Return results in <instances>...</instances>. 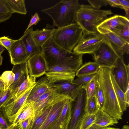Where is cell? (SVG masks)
Wrapping results in <instances>:
<instances>
[{
    "mask_svg": "<svg viewBox=\"0 0 129 129\" xmlns=\"http://www.w3.org/2000/svg\"><path fill=\"white\" fill-rule=\"evenodd\" d=\"M111 68L100 67L97 72L99 83L104 93L105 102L102 109L117 120L122 119L123 112L119 107L111 82Z\"/></svg>",
    "mask_w": 129,
    "mask_h": 129,
    "instance_id": "6da1fadb",
    "label": "cell"
},
{
    "mask_svg": "<svg viewBox=\"0 0 129 129\" xmlns=\"http://www.w3.org/2000/svg\"><path fill=\"white\" fill-rule=\"evenodd\" d=\"M83 55L75 53L71 57L49 68L45 74L49 84L64 81L72 82L76 71L82 64Z\"/></svg>",
    "mask_w": 129,
    "mask_h": 129,
    "instance_id": "7a4b0ae2",
    "label": "cell"
},
{
    "mask_svg": "<svg viewBox=\"0 0 129 129\" xmlns=\"http://www.w3.org/2000/svg\"><path fill=\"white\" fill-rule=\"evenodd\" d=\"M80 5L78 0H62L41 11L49 16L53 21V25L58 28L74 23L76 12Z\"/></svg>",
    "mask_w": 129,
    "mask_h": 129,
    "instance_id": "3957f363",
    "label": "cell"
},
{
    "mask_svg": "<svg viewBox=\"0 0 129 129\" xmlns=\"http://www.w3.org/2000/svg\"><path fill=\"white\" fill-rule=\"evenodd\" d=\"M83 33L82 28L76 22L56 28L52 37L57 45L65 50L72 52L78 42Z\"/></svg>",
    "mask_w": 129,
    "mask_h": 129,
    "instance_id": "277c9868",
    "label": "cell"
},
{
    "mask_svg": "<svg viewBox=\"0 0 129 129\" xmlns=\"http://www.w3.org/2000/svg\"><path fill=\"white\" fill-rule=\"evenodd\" d=\"M43 54L49 68L71 57L75 53L68 51L57 45L52 36L41 47Z\"/></svg>",
    "mask_w": 129,
    "mask_h": 129,
    "instance_id": "5b68a950",
    "label": "cell"
},
{
    "mask_svg": "<svg viewBox=\"0 0 129 129\" xmlns=\"http://www.w3.org/2000/svg\"><path fill=\"white\" fill-rule=\"evenodd\" d=\"M94 61L100 67L111 68L119 58L108 40L104 38L92 54Z\"/></svg>",
    "mask_w": 129,
    "mask_h": 129,
    "instance_id": "8992f818",
    "label": "cell"
},
{
    "mask_svg": "<svg viewBox=\"0 0 129 129\" xmlns=\"http://www.w3.org/2000/svg\"><path fill=\"white\" fill-rule=\"evenodd\" d=\"M87 99L85 90L82 87L72 102L71 118L67 129H80L82 119L86 113Z\"/></svg>",
    "mask_w": 129,
    "mask_h": 129,
    "instance_id": "52a82bcc",
    "label": "cell"
},
{
    "mask_svg": "<svg viewBox=\"0 0 129 129\" xmlns=\"http://www.w3.org/2000/svg\"><path fill=\"white\" fill-rule=\"evenodd\" d=\"M113 14L110 10L98 9L90 5L82 4L76 12L75 21L83 20L100 24Z\"/></svg>",
    "mask_w": 129,
    "mask_h": 129,
    "instance_id": "ba28073f",
    "label": "cell"
},
{
    "mask_svg": "<svg viewBox=\"0 0 129 129\" xmlns=\"http://www.w3.org/2000/svg\"><path fill=\"white\" fill-rule=\"evenodd\" d=\"M104 38L99 32L89 33L83 32L82 36L73 52L78 54H93Z\"/></svg>",
    "mask_w": 129,
    "mask_h": 129,
    "instance_id": "9c48e42d",
    "label": "cell"
},
{
    "mask_svg": "<svg viewBox=\"0 0 129 129\" xmlns=\"http://www.w3.org/2000/svg\"><path fill=\"white\" fill-rule=\"evenodd\" d=\"M111 69L115 81L124 93L129 85V64H125L122 56L117 59Z\"/></svg>",
    "mask_w": 129,
    "mask_h": 129,
    "instance_id": "30bf717a",
    "label": "cell"
},
{
    "mask_svg": "<svg viewBox=\"0 0 129 129\" xmlns=\"http://www.w3.org/2000/svg\"><path fill=\"white\" fill-rule=\"evenodd\" d=\"M128 22L129 20L125 17L115 15L102 22L97 26V30L103 35L110 32L115 33Z\"/></svg>",
    "mask_w": 129,
    "mask_h": 129,
    "instance_id": "8fae6325",
    "label": "cell"
},
{
    "mask_svg": "<svg viewBox=\"0 0 129 129\" xmlns=\"http://www.w3.org/2000/svg\"><path fill=\"white\" fill-rule=\"evenodd\" d=\"M27 62L30 77L36 78L45 75L49 70L47 63L42 53L29 57Z\"/></svg>",
    "mask_w": 129,
    "mask_h": 129,
    "instance_id": "7c38bea8",
    "label": "cell"
},
{
    "mask_svg": "<svg viewBox=\"0 0 129 129\" xmlns=\"http://www.w3.org/2000/svg\"><path fill=\"white\" fill-rule=\"evenodd\" d=\"M67 98L58 94L56 95L48 115L39 129H48L61 113Z\"/></svg>",
    "mask_w": 129,
    "mask_h": 129,
    "instance_id": "4fadbf2b",
    "label": "cell"
},
{
    "mask_svg": "<svg viewBox=\"0 0 129 129\" xmlns=\"http://www.w3.org/2000/svg\"><path fill=\"white\" fill-rule=\"evenodd\" d=\"M33 87L18 99L6 105L1 110L3 111L5 117L11 124L21 110Z\"/></svg>",
    "mask_w": 129,
    "mask_h": 129,
    "instance_id": "5bb4252c",
    "label": "cell"
},
{
    "mask_svg": "<svg viewBox=\"0 0 129 129\" xmlns=\"http://www.w3.org/2000/svg\"><path fill=\"white\" fill-rule=\"evenodd\" d=\"M8 52L11 62L13 65L26 62L29 58L24 44L20 38L16 40Z\"/></svg>",
    "mask_w": 129,
    "mask_h": 129,
    "instance_id": "9a60e30c",
    "label": "cell"
},
{
    "mask_svg": "<svg viewBox=\"0 0 129 129\" xmlns=\"http://www.w3.org/2000/svg\"><path fill=\"white\" fill-rule=\"evenodd\" d=\"M69 98L66 99L61 113L48 129H67L71 118L72 103Z\"/></svg>",
    "mask_w": 129,
    "mask_h": 129,
    "instance_id": "2e32d148",
    "label": "cell"
},
{
    "mask_svg": "<svg viewBox=\"0 0 129 129\" xmlns=\"http://www.w3.org/2000/svg\"><path fill=\"white\" fill-rule=\"evenodd\" d=\"M12 71L15 74V79L8 88L10 95L20 85L29 75L27 62L14 65Z\"/></svg>",
    "mask_w": 129,
    "mask_h": 129,
    "instance_id": "e0dca14e",
    "label": "cell"
},
{
    "mask_svg": "<svg viewBox=\"0 0 129 129\" xmlns=\"http://www.w3.org/2000/svg\"><path fill=\"white\" fill-rule=\"evenodd\" d=\"M52 87L49 83L46 76L42 77L36 81L24 105L31 103L41 95L49 91Z\"/></svg>",
    "mask_w": 129,
    "mask_h": 129,
    "instance_id": "ac0fdd59",
    "label": "cell"
},
{
    "mask_svg": "<svg viewBox=\"0 0 129 129\" xmlns=\"http://www.w3.org/2000/svg\"><path fill=\"white\" fill-rule=\"evenodd\" d=\"M50 86L56 89L58 94L66 96L73 101L82 85L74 84L71 82L64 81L51 84Z\"/></svg>",
    "mask_w": 129,
    "mask_h": 129,
    "instance_id": "d6986e66",
    "label": "cell"
},
{
    "mask_svg": "<svg viewBox=\"0 0 129 129\" xmlns=\"http://www.w3.org/2000/svg\"><path fill=\"white\" fill-rule=\"evenodd\" d=\"M110 42L119 57L129 53V43L115 33L110 32L103 35Z\"/></svg>",
    "mask_w": 129,
    "mask_h": 129,
    "instance_id": "ffe728a7",
    "label": "cell"
},
{
    "mask_svg": "<svg viewBox=\"0 0 129 129\" xmlns=\"http://www.w3.org/2000/svg\"><path fill=\"white\" fill-rule=\"evenodd\" d=\"M36 82V78L30 77L28 75L26 79L9 96L2 105L0 110L21 97L33 87Z\"/></svg>",
    "mask_w": 129,
    "mask_h": 129,
    "instance_id": "44dd1931",
    "label": "cell"
},
{
    "mask_svg": "<svg viewBox=\"0 0 129 129\" xmlns=\"http://www.w3.org/2000/svg\"><path fill=\"white\" fill-rule=\"evenodd\" d=\"M58 94L56 89L52 87L49 91L41 95L31 103L34 111V119Z\"/></svg>",
    "mask_w": 129,
    "mask_h": 129,
    "instance_id": "7402d4cb",
    "label": "cell"
},
{
    "mask_svg": "<svg viewBox=\"0 0 129 129\" xmlns=\"http://www.w3.org/2000/svg\"><path fill=\"white\" fill-rule=\"evenodd\" d=\"M33 27L29 28L20 39L22 41L29 57L42 53L41 48L37 43L32 35Z\"/></svg>",
    "mask_w": 129,
    "mask_h": 129,
    "instance_id": "603a6c76",
    "label": "cell"
},
{
    "mask_svg": "<svg viewBox=\"0 0 129 129\" xmlns=\"http://www.w3.org/2000/svg\"><path fill=\"white\" fill-rule=\"evenodd\" d=\"M55 28L54 26L47 25L45 28L41 30L38 29L32 32V35L35 41L41 47L53 35Z\"/></svg>",
    "mask_w": 129,
    "mask_h": 129,
    "instance_id": "cb8c5ba5",
    "label": "cell"
},
{
    "mask_svg": "<svg viewBox=\"0 0 129 129\" xmlns=\"http://www.w3.org/2000/svg\"><path fill=\"white\" fill-rule=\"evenodd\" d=\"M95 114L96 118L94 123L99 126H108L118 122L116 119L111 117L101 109L99 108Z\"/></svg>",
    "mask_w": 129,
    "mask_h": 129,
    "instance_id": "d4e9b609",
    "label": "cell"
},
{
    "mask_svg": "<svg viewBox=\"0 0 129 129\" xmlns=\"http://www.w3.org/2000/svg\"><path fill=\"white\" fill-rule=\"evenodd\" d=\"M57 95L45 106L40 114L34 119L30 129H39L40 128L48 115L54 99Z\"/></svg>",
    "mask_w": 129,
    "mask_h": 129,
    "instance_id": "484cf974",
    "label": "cell"
},
{
    "mask_svg": "<svg viewBox=\"0 0 129 129\" xmlns=\"http://www.w3.org/2000/svg\"><path fill=\"white\" fill-rule=\"evenodd\" d=\"M100 66L95 62H85L76 71V76L79 77L97 72Z\"/></svg>",
    "mask_w": 129,
    "mask_h": 129,
    "instance_id": "4316f807",
    "label": "cell"
},
{
    "mask_svg": "<svg viewBox=\"0 0 129 129\" xmlns=\"http://www.w3.org/2000/svg\"><path fill=\"white\" fill-rule=\"evenodd\" d=\"M33 115H34V111L32 103L24 105L12 124L13 125H18Z\"/></svg>",
    "mask_w": 129,
    "mask_h": 129,
    "instance_id": "83f0119b",
    "label": "cell"
},
{
    "mask_svg": "<svg viewBox=\"0 0 129 129\" xmlns=\"http://www.w3.org/2000/svg\"><path fill=\"white\" fill-rule=\"evenodd\" d=\"M11 13L26 14V9L24 0H4Z\"/></svg>",
    "mask_w": 129,
    "mask_h": 129,
    "instance_id": "f1b7e54d",
    "label": "cell"
},
{
    "mask_svg": "<svg viewBox=\"0 0 129 129\" xmlns=\"http://www.w3.org/2000/svg\"><path fill=\"white\" fill-rule=\"evenodd\" d=\"M110 77L119 107L123 113L126 111L127 108L124 101V93L117 84L111 72Z\"/></svg>",
    "mask_w": 129,
    "mask_h": 129,
    "instance_id": "f546056e",
    "label": "cell"
},
{
    "mask_svg": "<svg viewBox=\"0 0 129 129\" xmlns=\"http://www.w3.org/2000/svg\"><path fill=\"white\" fill-rule=\"evenodd\" d=\"M75 22L82 28L83 32L89 33L99 32L97 27L100 23L83 20L77 21Z\"/></svg>",
    "mask_w": 129,
    "mask_h": 129,
    "instance_id": "4dcf8cb0",
    "label": "cell"
},
{
    "mask_svg": "<svg viewBox=\"0 0 129 129\" xmlns=\"http://www.w3.org/2000/svg\"><path fill=\"white\" fill-rule=\"evenodd\" d=\"M97 75L90 81L82 85V87L86 91L87 99L95 96L98 82Z\"/></svg>",
    "mask_w": 129,
    "mask_h": 129,
    "instance_id": "1f68e13d",
    "label": "cell"
},
{
    "mask_svg": "<svg viewBox=\"0 0 129 129\" xmlns=\"http://www.w3.org/2000/svg\"><path fill=\"white\" fill-rule=\"evenodd\" d=\"M15 79V74L12 71L4 72L1 76L0 79L4 85V90L8 89L13 83Z\"/></svg>",
    "mask_w": 129,
    "mask_h": 129,
    "instance_id": "d6a6232c",
    "label": "cell"
},
{
    "mask_svg": "<svg viewBox=\"0 0 129 129\" xmlns=\"http://www.w3.org/2000/svg\"><path fill=\"white\" fill-rule=\"evenodd\" d=\"M99 109L95 96L87 99L85 108L86 113L95 114Z\"/></svg>",
    "mask_w": 129,
    "mask_h": 129,
    "instance_id": "836d02e7",
    "label": "cell"
},
{
    "mask_svg": "<svg viewBox=\"0 0 129 129\" xmlns=\"http://www.w3.org/2000/svg\"><path fill=\"white\" fill-rule=\"evenodd\" d=\"M95 118V114L85 113L82 119L80 129H88L94 123Z\"/></svg>",
    "mask_w": 129,
    "mask_h": 129,
    "instance_id": "e575fe53",
    "label": "cell"
},
{
    "mask_svg": "<svg viewBox=\"0 0 129 129\" xmlns=\"http://www.w3.org/2000/svg\"><path fill=\"white\" fill-rule=\"evenodd\" d=\"M95 96L97 104L99 108L102 109L104 105L105 99L103 91L99 84L98 81L96 87Z\"/></svg>",
    "mask_w": 129,
    "mask_h": 129,
    "instance_id": "d590c367",
    "label": "cell"
},
{
    "mask_svg": "<svg viewBox=\"0 0 129 129\" xmlns=\"http://www.w3.org/2000/svg\"><path fill=\"white\" fill-rule=\"evenodd\" d=\"M97 74V72L89 75L84 76L74 79L72 82V83L80 85H82L90 81Z\"/></svg>",
    "mask_w": 129,
    "mask_h": 129,
    "instance_id": "8d00e7d4",
    "label": "cell"
},
{
    "mask_svg": "<svg viewBox=\"0 0 129 129\" xmlns=\"http://www.w3.org/2000/svg\"><path fill=\"white\" fill-rule=\"evenodd\" d=\"M115 33L129 43V22Z\"/></svg>",
    "mask_w": 129,
    "mask_h": 129,
    "instance_id": "74e56055",
    "label": "cell"
},
{
    "mask_svg": "<svg viewBox=\"0 0 129 129\" xmlns=\"http://www.w3.org/2000/svg\"><path fill=\"white\" fill-rule=\"evenodd\" d=\"M16 40L4 36L0 37V44L3 46L9 52Z\"/></svg>",
    "mask_w": 129,
    "mask_h": 129,
    "instance_id": "f35d334b",
    "label": "cell"
},
{
    "mask_svg": "<svg viewBox=\"0 0 129 129\" xmlns=\"http://www.w3.org/2000/svg\"><path fill=\"white\" fill-rule=\"evenodd\" d=\"M88 2L92 7L99 9L102 6L107 7L108 4L106 0H88Z\"/></svg>",
    "mask_w": 129,
    "mask_h": 129,
    "instance_id": "ab89813d",
    "label": "cell"
},
{
    "mask_svg": "<svg viewBox=\"0 0 129 129\" xmlns=\"http://www.w3.org/2000/svg\"><path fill=\"white\" fill-rule=\"evenodd\" d=\"M34 119L33 115L20 123L19 124L22 129H30Z\"/></svg>",
    "mask_w": 129,
    "mask_h": 129,
    "instance_id": "60d3db41",
    "label": "cell"
},
{
    "mask_svg": "<svg viewBox=\"0 0 129 129\" xmlns=\"http://www.w3.org/2000/svg\"><path fill=\"white\" fill-rule=\"evenodd\" d=\"M12 14L4 0H0V15Z\"/></svg>",
    "mask_w": 129,
    "mask_h": 129,
    "instance_id": "b9f144b4",
    "label": "cell"
},
{
    "mask_svg": "<svg viewBox=\"0 0 129 129\" xmlns=\"http://www.w3.org/2000/svg\"><path fill=\"white\" fill-rule=\"evenodd\" d=\"M40 20V18L37 12L34 15H32L29 23L24 33L26 32L33 25L37 24Z\"/></svg>",
    "mask_w": 129,
    "mask_h": 129,
    "instance_id": "7bdbcfd3",
    "label": "cell"
},
{
    "mask_svg": "<svg viewBox=\"0 0 129 129\" xmlns=\"http://www.w3.org/2000/svg\"><path fill=\"white\" fill-rule=\"evenodd\" d=\"M123 9L125 12V17L129 20V2L128 0H119Z\"/></svg>",
    "mask_w": 129,
    "mask_h": 129,
    "instance_id": "ee69618b",
    "label": "cell"
},
{
    "mask_svg": "<svg viewBox=\"0 0 129 129\" xmlns=\"http://www.w3.org/2000/svg\"><path fill=\"white\" fill-rule=\"evenodd\" d=\"M4 117V115L0 111V126L3 129H7L9 126V125Z\"/></svg>",
    "mask_w": 129,
    "mask_h": 129,
    "instance_id": "f6af8a7d",
    "label": "cell"
},
{
    "mask_svg": "<svg viewBox=\"0 0 129 129\" xmlns=\"http://www.w3.org/2000/svg\"><path fill=\"white\" fill-rule=\"evenodd\" d=\"M10 94V93L8 89L4 91L0 97V109L1 107L5 101Z\"/></svg>",
    "mask_w": 129,
    "mask_h": 129,
    "instance_id": "bcb514c9",
    "label": "cell"
},
{
    "mask_svg": "<svg viewBox=\"0 0 129 129\" xmlns=\"http://www.w3.org/2000/svg\"><path fill=\"white\" fill-rule=\"evenodd\" d=\"M108 4L111 7L119 8L123 9L119 0H106Z\"/></svg>",
    "mask_w": 129,
    "mask_h": 129,
    "instance_id": "7dc6e473",
    "label": "cell"
},
{
    "mask_svg": "<svg viewBox=\"0 0 129 129\" xmlns=\"http://www.w3.org/2000/svg\"><path fill=\"white\" fill-rule=\"evenodd\" d=\"M129 85L127 87L125 92L124 93V99L125 105L127 108L129 106Z\"/></svg>",
    "mask_w": 129,
    "mask_h": 129,
    "instance_id": "c3c4849f",
    "label": "cell"
},
{
    "mask_svg": "<svg viewBox=\"0 0 129 129\" xmlns=\"http://www.w3.org/2000/svg\"><path fill=\"white\" fill-rule=\"evenodd\" d=\"M12 14L6 15H0V22H4L9 19L12 16Z\"/></svg>",
    "mask_w": 129,
    "mask_h": 129,
    "instance_id": "681fc988",
    "label": "cell"
},
{
    "mask_svg": "<svg viewBox=\"0 0 129 129\" xmlns=\"http://www.w3.org/2000/svg\"><path fill=\"white\" fill-rule=\"evenodd\" d=\"M106 127L101 126L94 123L88 129H105Z\"/></svg>",
    "mask_w": 129,
    "mask_h": 129,
    "instance_id": "f907efd6",
    "label": "cell"
},
{
    "mask_svg": "<svg viewBox=\"0 0 129 129\" xmlns=\"http://www.w3.org/2000/svg\"><path fill=\"white\" fill-rule=\"evenodd\" d=\"M7 129H22L20 126L19 125L14 126L10 124L9 127Z\"/></svg>",
    "mask_w": 129,
    "mask_h": 129,
    "instance_id": "816d5d0a",
    "label": "cell"
},
{
    "mask_svg": "<svg viewBox=\"0 0 129 129\" xmlns=\"http://www.w3.org/2000/svg\"><path fill=\"white\" fill-rule=\"evenodd\" d=\"M5 49L3 46L0 44V54H2L5 50Z\"/></svg>",
    "mask_w": 129,
    "mask_h": 129,
    "instance_id": "f5cc1de1",
    "label": "cell"
},
{
    "mask_svg": "<svg viewBox=\"0 0 129 129\" xmlns=\"http://www.w3.org/2000/svg\"><path fill=\"white\" fill-rule=\"evenodd\" d=\"M1 54H0V67L1 65L2 64L3 60V57L1 55Z\"/></svg>",
    "mask_w": 129,
    "mask_h": 129,
    "instance_id": "db71d44e",
    "label": "cell"
},
{
    "mask_svg": "<svg viewBox=\"0 0 129 129\" xmlns=\"http://www.w3.org/2000/svg\"><path fill=\"white\" fill-rule=\"evenodd\" d=\"M122 129H129V126L128 125H124L122 127Z\"/></svg>",
    "mask_w": 129,
    "mask_h": 129,
    "instance_id": "11a10c76",
    "label": "cell"
},
{
    "mask_svg": "<svg viewBox=\"0 0 129 129\" xmlns=\"http://www.w3.org/2000/svg\"><path fill=\"white\" fill-rule=\"evenodd\" d=\"M4 87V85L3 83L1 80H0V89Z\"/></svg>",
    "mask_w": 129,
    "mask_h": 129,
    "instance_id": "9f6ffc18",
    "label": "cell"
},
{
    "mask_svg": "<svg viewBox=\"0 0 129 129\" xmlns=\"http://www.w3.org/2000/svg\"><path fill=\"white\" fill-rule=\"evenodd\" d=\"M105 129H120L119 128H115L107 126Z\"/></svg>",
    "mask_w": 129,
    "mask_h": 129,
    "instance_id": "6f0895ef",
    "label": "cell"
},
{
    "mask_svg": "<svg viewBox=\"0 0 129 129\" xmlns=\"http://www.w3.org/2000/svg\"><path fill=\"white\" fill-rule=\"evenodd\" d=\"M4 91V88L0 89V97H1L3 92Z\"/></svg>",
    "mask_w": 129,
    "mask_h": 129,
    "instance_id": "680465c9",
    "label": "cell"
},
{
    "mask_svg": "<svg viewBox=\"0 0 129 129\" xmlns=\"http://www.w3.org/2000/svg\"><path fill=\"white\" fill-rule=\"evenodd\" d=\"M0 129H3L0 126Z\"/></svg>",
    "mask_w": 129,
    "mask_h": 129,
    "instance_id": "91938a15",
    "label": "cell"
},
{
    "mask_svg": "<svg viewBox=\"0 0 129 129\" xmlns=\"http://www.w3.org/2000/svg\"><path fill=\"white\" fill-rule=\"evenodd\" d=\"M1 75H0V77H1Z\"/></svg>",
    "mask_w": 129,
    "mask_h": 129,
    "instance_id": "94428289",
    "label": "cell"
}]
</instances>
